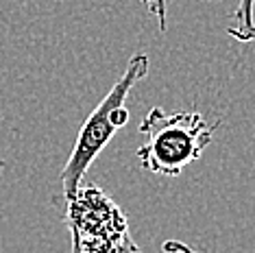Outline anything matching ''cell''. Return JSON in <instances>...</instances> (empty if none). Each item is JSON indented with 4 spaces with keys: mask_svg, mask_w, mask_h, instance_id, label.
<instances>
[{
    "mask_svg": "<svg viewBox=\"0 0 255 253\" xmlns=\"http://www.w3.org/2000/svg\"><path fill=\"white\" fill-rule=\"evenodd\" d=\"M220 120L207 123L201 112H166L153 107L140 123V133L146 142L137 148V159L144 170L159 177H179L188 164L201 159L212 144Z\"/></svg>",
    "mask_w": 255,
    "mask_h": 253,
    "instance_id": "6da1fadb",
    "label": "cell"
},
{
    "mask_svg": "<svg viewBox=\"0 0 255 253\" xmlns=\"http://www.w3.org/2000/svg\"><path fill=\"white\" fill-rule=\"evenodd\" d=\"M146 72H148V57L144 53H135L127 63L123 77L112 85V90L105 94V99L98 103L94 112L81 125L72 153L59 175L66 199H70L79 190L85 172L90 170V166L94 164V159L101 155L103 148L109 144V140L114 137L116 131L129 123L127 99H129L133 85L142 81L146 77Z\"/></svg>",
    "mask_w": 255,
    "mask_h": 253,
    "instance_id": "7a4b0ae2",
    "label": "cell"
},
{
    "mask_svg": "<svg viewBox=\"0 0 255 253\" xmlns=\"http://www.w3.org/2000/svg\"><path fill=\"white\" fill-rule=\"evenodd\" d=\"M63 221L72 234V253H144L133 243L123 208L94 183H81L66 199Z\"/></svg>",
    "mask_w": 255,
    "mask_h": 253,
    "instance_id": "3957f363",
    "label": "cell"
},
{
    "mask_svg": "<svg viewBox=\"0 0 255 253\" xmlns=\"http://www.w3.org/2000/svg\"><path fill=\"white\" fill-rule=\"evenodd\" d=\"M234 22L236 24L227 28L229 37L242 44L255 42V0H238Z\"/></svg>",
    "mask_w": 255,
    "mask_h": 253,
    "instance_id": "277c9868",
    "label": "cell"
},
{
    "mask_svg": "<svg viewBox=\"0 0 255 253\" xmlns=\"http://www.w3.org/2000/svg\"><path fill=\"white\" fill-rule=\"evenodd\" d=\"M144 4L148 7L150 15H155V18H157L159 31H161V33H166V28H168V20H166L168 2H166V0H144Z\"/></svg>",
    "mask_w": 255,
    "mask_h": 253,
    "instance_id": "5b68a950",
    "label": "cell"
},
{
    "mask_svg": "<svg viewBox=\"0 0 255 253\" xmlns=\"http://www.w3.org/2000/svg\"><path fill=\"white\" fill-rule=\"evenodd\" d=\"M161 251L164 253H201V251H194L190 245L181 243V240H166L161 245Z\"/></svg>",
    "mask_w": 255,
    "mask_h": 253,
    "instance_id": "8992f818",
    "label": "cell"
}]
</instances>
